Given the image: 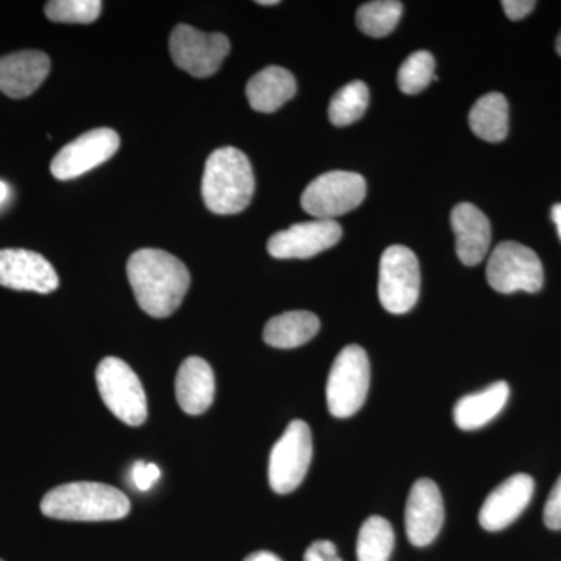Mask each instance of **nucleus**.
<instances>
[{"mask_svg": "<svg viewBox=\"0 0 561 561\" xmlns=\"http://www.w3.org/2000/svg\"><path fill=\"white\" fill-rule=\"evenodd\" d=\"M127 275L140 309L154 319L172 316L191 286L186 265L162 250L142 249L133 253Z\"/></svg>", "mask_w": 561, "mask_h": 561, "instance_id": "f257e3e1", "label": "nucleus"}, {"mask_svg": "<svg viewBox=\"0 0 561 561\" xmlns=\"http://www.w3.org/2000/svg\"><path fill=\"white\" fill-rule=\"evenodd\" d=\"M41 512L61 522H116L130 513V501L106 483L70 482L44 494Z\"/></svg>", "mask_w": 561, "mask_h": 561, "instance_id": "f03ea898", "label": "nucleus"}, {"mask_svg": "<svg viewBox=\"0 0 561 561\" xmlns=\"http://www.w3.org/2000/svg\"><path fill=\"white\" fill-rule=\"evenodd\" d=\"M254 194L249 158L234 147L213 151L203 173L202 195L206 208L219 216L242 213Z\"/></svg>", "mask_w": 561, "mask_h": 561, "instance_id": "7ed1b4c3", "label": "nucleus"}, {"mask_svg": "<svg viewBox=\"0 0 561 561\" xmlns=\"http://www.w3.org/2000/svg\"><path fill=\"white\" fill-rule=\"evenodd\" d=\"M370 389V360L359 345L345 346L332 364L327 383L331 415L348 419L359 412Z\"/></svg>", "mask_w": 561, "mask_h": 561, "instance_id": "20e7f679", "label": "nucleus"}, {"mask_svg": "<svg viewBox=\"0 0 561 561\" xmlns=\"http://www.w3.org/2000/svg\"><path fill=\"white\" fill-rule=\"evenodd\" d=\"M99 393L108 411L128 426L146 423L147 397L136 373L127 362L105 357L95 371Z\"/></svg>", "mask_w": 561, "mask_h": 561, "instance_id": "39448f33", "label": "nucleus"}, {"mask_svg": "<svg viewBox=\"0 0 561 561\" xmlns=\"http://www.w3.org/2000/svg\"><path fill=\"white\" fill-rule=\"evenodd\" d=\"M420 262L415 253L402 245L383 251L378 286L382 308L394 316L412 311L420 298Z\"/></svg>", "mask_w": 561, "mask_h": 561, "instance_id": "423d86ee", "label": "nucleus"}, {"mask_svg": "<svg viewBox=\"0 0 561 561\" xmlns=\"http://www.w3.org/2000/svg\"><path fill=\"white\" fill-rule=\"evenodd\" d=\"M486 280L500 294L541 290L545 272L538 254L523 243L502 242L491 253L486 264Z\"/></svg>", "mask_w": 561, "mask_h": 561, "instance_id": "0eeeda50", "label": "nucleus"}, {"mask_svg": "<svg viewBox=\"0 0 561 561\" xmlns=\"http://www.w3.org/2000/svg\"><path fill=\"white\" fill-rule=\"evenodd\" d=\"M367 194L364 176L356 172L323 173L301 195V206L316 219L334 220L356 209Z\"/></svg>", "mask_w": 561, "mask_h": 561, "instance_id": "6e6552de", "label": "nucleus"}, {"mask_svg": "<svg viewBox=\"0 0 561 561\" xmlns=\"http://www.w3.org/2000/svg\"><path fill=\"white\" fill-rule=\"evenodd\" d=\"M312 434L308 424L294 420L273 446L268 481L273 491L289 494L305 481L312 461Z\"/></svg>", "mask_w": 561, "mask_h": 561, "instance_id": "1a4fd4ad", "label": "nucleus"}, {"mask_svg": "<svg viewBox=\"0 0 561 561\" xmlns=\"http://www.w3.org/2000/svg\"><path fill=\"white\" fill-rule=\"evenodd\" d=\"M169 47L180 69L197 79H208L220 69L231 46L230 39L221 33H205L180 24L172 31Z\"/></svg>", "mask_w": 561, "mask_h": 561, "instance_id": "9d476101", "label": "nucleus"}, {"mask_svg": "<svg viewBox=\"0 0 561 561\" xmlns=\"http://www.w3.org/2000/svg\"><path fill=\"white\" fill-rule=\"evenodd\" d=\"M119 147V135L111 128L87 131L58 151L50 164L51 175L61 181L79 179L111 160Z\"/></svg>", "mask_w": 561, "mask_h": 561, "instance_id": "9b49d317", "label": "nucleus"}, {"mask_svg": "<svg viewBox=\"0 0 561 561\" xmlns=\"http://www.w3.org/2000/svg\"><path fill=\"white\" fill-rule=\"evenodd\" d=\"M341 239L342 227L337 221L317 219L276 232L267 250L276 260H309L337 245Z\"/></svg>", "mask_w": 561, "mask_h": 561, "instance_id": "f8f14e48", "label": "nucleus"}, {"mask_svg": "<svg viewBox=\"0 0 561 561\" xmlns=\"http://www.w3.org/2000/svg\"><path fill=\"white\" fill-rule=\"evenodd\" d=\"M0 286L13 290L50 294L60 286L57 272L46 257L22 249L0 250Z\"/></svg>", "mask_w": 561, "mask_h": 561, "instance_id": "ddd939ff", "label": "nucleus"}, {"mask_svg": "<svg viewBox=\"0 0 561 561\" xmlns=\"http://www.w3.org/2000/svg\"><path fill=\"white\" fill-rule=\"evenodd\" d=\"M445 522V504L440 489L431 479H419L413 483L405 504V531L409 541L416 548L430 546L440 534Z\"/></svg>", "mask_w": 561, "mask_h": 561, "instance_id": "4468645a", "label": "nucleus"}, {"mask_svg": "<svg viewBox=\"0 0 561 561\" xmlns=\"http://www.w3.org/2000/svg\"><path fill=\"white\" fill-rule=\"evenodd\" d=\"M535 481L529 474H515L491 491L479 512L483 529L500 531L511 526L526 511L534 494Z\"/></svg>", "mask_w": 561, "mask_h": 561, "instance_id": "2eb2a0df", "label": "nucleus"}, {"mask_svg": "<svg viewBox=\"0 0 561 561\" xmlns=\"http://www.w3.org/2000/svg\"><path fill=\"white\" fill-rule=\"evenodd\" d=\"M50 72L44 51L24 50L0 57V92L11 99H24L38 90Z\"/></svg>", "mask_w": 561, "mask_h": 561, "instance_id": "dca6fc26", "label": "nucleus"}, {"mask_svg": "<svg viewBox=\"0 0 561 561\" xmlns=\"http://www.w3.org/2000/svg\"><path fill=\"white\" fill-rule=\"evenodd\" d=\"M451 225L461 264L468 267L481 264L491 242L490 220L485 214L471 203H460L453 209Z\"/></svg>", "mask_w": 561, "mask_h": 561, "instance_id": "f3484780", "label": "nucleus"}, {"mask_svg": "<svg viewBox=\"0 0 561 561\" xmlns=\"http://www.w3.org/2000/svg\"><path fill=\"white\" fill-rule=\"evenodd\" d=\"M176 401L190 415L208 411L216 393V379L208 362L191 356L181 364L175 382Z\"/></svg>", "mask_w": 561, "mask_h": 561, "instance_id": "a211bd4d", "label": "nucleus"}, {"mask_svg": "<svg viewBox=\"0 0 561 561\" xmlns=\"http://www.w3.org/2000/svg\"><path fill=\"white\" fill-rule=\"evenodd\" d=\"M511 397V387L505 381L491 383L481 391L467 394L454 408V421L461 431H476L500 415Z\"/></svg>", "mask_w": 561, "mask_h": 561, "instance_id": "6ab92c4d", "label": "nucleus"}, {"mask_svg": "<svg viewBox=\"0 0 561 561\" xmlns=\"http://www.w3.org/2000/svg\"><path fill=\"white\" fill-rule=\"evenodd\" d=\"M297 94V80L289 70L268 66L247 84L250 106L260 113H273Z\"/></svg>", "mask_w": 561, "mask_h": 561, "instance_id": "aec40b11", "label": "nucleus"}, {"mask_svg": "<svg viewBox=\"0 0 561 561\" xmlns=\"http://www.w3.org/2000/svg\"><path fill=\"white\" fill-rule=\"evenodd\" d=\"M320 331L316 313L290 311L273 317L264 328V342L273 348L291 350L305 345Z\"/></svg>", "mask_w": 561, "mask_h": 561, "instance_id": "412c9836", "label": "nucleus"}, {"mask_svg": "<svg viewBox=\"0 0 561 561\" xmlns=\"http://www.w3.org/2000/svg\"><path fill=\"white\" fill-rule=\"evenodd\" d=\"M470 127L486 142H501L508 135V102L500 92H490L470 111Z\"/></svg>", "mask_w": 561, "mask_h": 561, "instance_id": "4be33fe9", "label": "nucleus"}, {"mask_svg": "<svg viewBox=\"0 0 561 561\" xmlns=\"http://www.w3.org/2000/svg\"><path fill=\"white\" fill-rule=\"evenodd\" d=\"M394 546V531L382 516H370L357 537V561H389Z\"/></svg>", "mask_w": 561, "mask_h": 561, "instance_id": "5701e85b", "label": "nucleus"}, {"mask_svg": "<svg viewBox=\"0 0 561 561\" xmlns=\"http://www.w3.org/2000/svg\"><path fill=\"white\" fill-rule=\"evenodd\" d=\"M370 102V91L364 81H351L335 92L330 103V121L335 127H346L364 116Z\"/></svg>", "mask_w": 561, "mask_h": 561, "instance_id": "b1692460", "label": "nucleus"}, {"mask_svg": "<svg viewBox=\"0 0 561 561\" xmlns=\"http://www.w3.org/2000/svg\"><path fill=\"white\" fill-rule=\"evenodd\" d=\"M402 3L397 0H373L357 10V27L365 35L382 38L397 28L401 20Z\"/></svg>", "mask_w": 561, "mask_h": 561, "instance_id": "393cba45", "label": "nucleus"}, {"mask_svg": "<svg viewBox=\"0 0 561 561\" xmlns=\"http://www.w3.org/2000/svg\"><path fill=\"white\" fill-rule=\"evenodd\" d=\"M435 77V60L431 51L420 50L409 55L398 70V87L404 94H419L426 90Z\"/></svg>", "mask_w": 561, "mask_h": 561, "instance_id": "a878e982", "label": "nucleus"}, {"mask_svg": "<svg viewBox=\"0 0 561 561\" xmlns=\"http://www.w3.org/2000/svg\"><path fill=\"white\" fill-rule=\"evenodd\" d=\"M46 16L61 24H91L101 16V0H51L47 3Z\"/></svg>", "mask_w": 561, "mask_h": 561, "instance_id": "bb28decb", "label": "nucleus"}, {"mask_svg": "<svg viewBox=\"0 0 561 561\" xmlns=\"http://www.w3.org/2000/svg\"><path fill=\"white\" fill-rule=\"evenodd\" d=\"M160 478L161 470L154 463L136 461L135 467H133L131 479L136 489L140 491H149Z\"/></svg>", "mask_w": 561, "mask_h": 561, "instance_id": "cd10ccee", "label": "nucleus"}, {"mask_svg": "<svg viewBox=\"0 0 561 561\" xmlns=\"http://www.w3.org/2000/svg\"><path fill=\"white\" fill-rule=\"evenodd\" d=\"M545 524L549 529H561V476L546 501Z\"/></svg>", "mask_w": 561, "mask_h": 561, "instance_id": "c85d7f7f", "label": "nucleus"}, {"mask_svg": "<svg viewBox=\"0 0 561 561\" xmlns=\"http://www.w3.org/2000/svg\"><path fill=\"white\" fill-rule=\"evenodd\" d=\"M305 561H342L334 542L320 540L312 542L305 553Z\"/></svg>", "mask_w": 561, "mask_h": 561, "instance_id": "c756f323", "label": "nucleus"}, {"mask_svg": "<svg viewBox=\"0 0 561 561\" xmlns=\"http://www.w3.org/2000/svg\"><path fill=\"white\" fill-rule=\"evenodd\" d=\"M501 5L505 14H507L508 20L519 21L534 11L535 7H537V2H534V0H504Z\"/></svg>", "mask_w": 561, "mask_h": 561, "instance_id": "7c9ffc66", "label": "nucleus"}, {"mask_svg": "<svg viewBox=\"0 0 561 561\" xmlns=\"http://www.w3.org/2000/svg\"><path fill=\"white\" fill-rule=\"evenodd\" d=\"M243 561H283V560H280L279 557L275 556V553H273V552L260 551V552L250 553V556L247 557V559Z\"/></svg>", "mask_w": 561, "mask_h": 561, "instance_id": "2f4dec72", "label": "nucleus"}, {"mask_svg": "<svg viewBox=\"0 0 561 561\" xmlns=\"http://www.w3.org/2000/svg\"><path fill=\"white\" fill-rule=\"evenodd\" d=\"M551 217L553 224H556L557 231H559V236L561 239V203H557V205L552 206Z\"/></svg>", "mask_w": 561, "mask_h": 561, "instance_id": "473e14b6", "label": "nucleus"}, {"mask_svg": "<svg viewBox=\"0 0 561 561\" xmlns=\"http://www.w3.org/2000/svg\"><path fill=\"white\" fill-rule=\"evenodd\" d=\"M9 195L10 187L7 186V184L3 183V181H0V205H2V203L5 202L7 198H9Z\"/></svg>", "mask_w": 561, "mask_h": 561, "instance_id": "72a5a7b5", "label": "nucleus"}, {"mask_svg": "<svg viewBox=\"0 0 561 561\" xmlns=\"http://www.w3.org/2000/svg\"><path fill=\"white\" fill-rule=\"evenodd\" d=\"M260 5H278V0H260Z\"/></svg>", "mask_w": 561, "mask_h": 561, "instance_id": "f704fd0d", "label": "nucleus"}, {"mask_svg": "<svg viewBox=\"0 0 561 561\" xmlns=\"http://www.w3.org/2000/svg\"><path fill=\"white\" fill-rule=\"evenodd\" d=\"M556 49H557V54H559L561 57V32H560L559 38H557Z\"/></svg>", "mask_w": 561, "mask_h": 561, "instance_id": "c9c22d12", "label": "nucleus"}, {"mask_svg": "<svg viewBox=\"0 0 561 561\" xmlns=\"http://www.w3.org/2000/svg\"><path fill=\"white\" fill-rule=\"evenodd\" d=\"M0 561H3V560H0Z\"/></svg>", "mask_w": 561, "mask_h": 561, "instance_id": "e433bc0d", "label": "nucleus"}]
</instances>
